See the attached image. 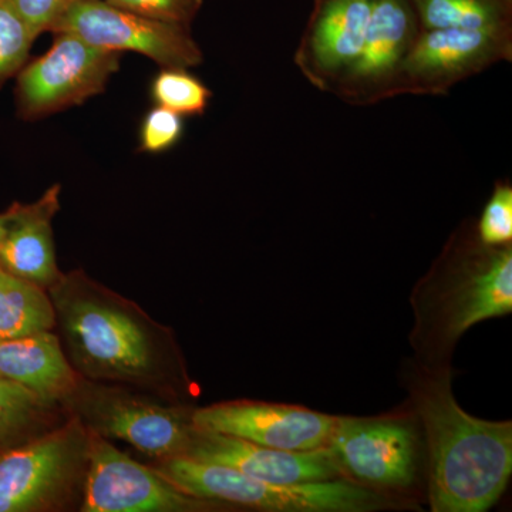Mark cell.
Here are the masks:
<instances>
[{"label": "cell", "mask_w": 512, "mask_h": 512, "mask_svg": "<svg viewBox=\"0 0 512 512\" xmlns=\"http://www.w3.org/2000/svg\"><path fill=\"white\" fill-rule=\"evenodd\" d=\"M47 292L64 352L83 379L170 399L190 392L192 382L174 333L136 303L83 271L60 275Z\"/></svg>", "instance_id": "cell-1"}, {"label": "cell", "mask_w": 512, "mask_h": 512, "mask_svg": "<svg viewBox=\"0 0 512 512\" xmlns=\"http://www.w3.org/2000/svg\"><path fill=\"white\" fill-rule=\"evenodd\" d=\"M402 383L426 450L427 498L433 512H485L512 474V423L477 419L458 404L453 367L406 360Z\"/></svg>", "instance_id": "cell-2"}, {"label": "cell", "mask_w": 512, "mask_h": 512, "mask_svg": "<svg viewBox=\"0 0 512 512\" xmlns=\"http://www.w3.org/2000/svg\"><path fill=\"white\" fill-rule=\"evenodd\" d=\"M409 333L417 363L451 366L468 329L512 312V245L487 247L473 231L451 238L410 295Z\"/></svg>", "instance_id": "cell-3"}, {"label": "cell", "mask_w": 512, "mask_h": 512, "mask_svg": "<svg viewBox=\"0 0 512 512\" xmlns=\"http://www.w3.org/2000/svg\"><path fill=\"white\" fill-rule=\"evenodd\" d=\"M154 470L184 493L202 500L268 512H373L394 507L387 495L348 480L274 484L220 464L188 457L161 460Z\"/></svg>", "instance_id": "cell-4"}, {"label": "cell", "mask_w": 512, "mask_h": 512, "mask_svg": "<svg viewBox=\"0 0 512 512\" xmlns=\"http://www.w3.org/2000/svg\"><path fill=\"white\" fill-rule=\"evenodd\" d=\"M343 478L376 493L403 494L426 474V450L416 414L336 416L328 443Z\"/></svg>", "instance_id": "cell-5"}, {"label": "cell", "mask_w": 512, "mask_h": 512, "mask_svg": "<svg viewBox=\"0 0 512 512\" xmlns=\"http://www.w3.org/2000/svg\"><path fill=\"white\" fill-rule=\"evenodd\" d=\"M90 430L70 417L25 446L0 457V512L50 511L62 507L89 464Z\"/></svg>", "instance_id": "cell-6"}, {"label": "cell", "mask_w": 512, "mask_h": 512, "mask_svg": "<svg viewBox=\"0 0 512 512\" xmlns=\"http://www.w3.org/2000/svg\"><path fill=\"white\" fill-rule=\"evenodd\" d=\"M64 406L93 433L160 461L185 456L195 430L194 407L164 406L128 387L94 386L86 379Z\"/></svg>", "instance_id": "cell-7"}, {"label": "cell", "mask_w": 512, "mask_h": 512, "mask_svg": "<svg viewBox=\"0 0 512 512\" xmlns=\"http://www.w3.org/2000/svg\"><path fill=\"white\" fill-rule=\"evenodd\" d=\"M121 55L76 33L53 32L45 55L29 60L16 76V114L22 120H40L86 103L106 90L119 72Z\"/></svg>", "instance_id": "cell-8"}, {"label": "cell", "mask_w": 512, "mask_h": 512, "mask_svg": "<svg viewBox=\"0 0 512 512\" xmlns=\"http://www.w3.org/2000/svg\"><path fill=\"white\" fill-rule=\"evenodd\" d=\"M60 30L103 49L140 53L161 69H190L202 63L190 26L146 18L106 0H73L53 32Z\"/></svg>", "instance_id": "cell-9"}, {"label": "cell", "mask_w": 512, "mask_h": 512, "mask_svg": "<svg viewBox=\"0 0 512 512\" xmlns=\"http://www.w3.org/2000/svg\"><path fill=\"white\" fill-rule=\"evenodd\" d=\"M222 503L184 493L154 468L137 463L109 440L90 431L83 484L84 512H200Z\"/></svg>", "instance_id": "cell-10"}, {"label": "cell", "mask_w": 512, "mask_h": 512, "mask_svg": "<svg viewBox=\"0 0 512 512\" xmlns=\"http://www.w3.org/2000/svg\"><path fill=\"white\" fill-rule=\"evenodd\" d=\"M510 56V26L423 30L400 63L390 83L396 87L389 94L446 93L453 84Z\"/></svg>", "instance_id": "cell-11"}, {"label": "cell", "mask_w": 512, "mask_h": 512, "mask_svg": "<svg viewBox=\"0 0 512 512\" xmlns=\"http://www.w3.org/2000/svg\"><path fill=\"white\" fill-rule=\"evenodd\" d=\"M192 420L197 429L259 446L309 451L328 446L336 416L293 404L232 400L194 409Z\"/></svg>", "instance_id": "cell-12"}, {"label": "cell", "mask_w": 512, "mask_h": 512, "mask_svg": "<svg viewBox=\"0 0 512 512\" xmlns=\"http://www.w3.org/2000/svg\"><path fill=\"white\" fill-rule=\"evenodd\" d=\"M183 457L235 468L266 483L301 484L343 478L328 446L309 451L276 450L197 427Z\"/></svg>", "instance_id": "cell-13"}, {"label": "cell", "mask_w": 512, "mask_h": 512, "mask_svg": "<svg viewBox=\"0 0 512 512\" xmlns=\"http://www.w3.org/2000/svg\"><path fill=\"white\" fill-rule=\"evenodd\" d=\"M412 0H373L362 50L340 77L349 94H384L417 35Z\"/></svg>", "instance_id": "cell-14"}, {"label": "cell", "mask_w": 512, "mask_h": 512, "mask_svg": "<svg viewBox=\"0 0 512 512\" xmlns=\"http://www.w3.org/2000/svg\"><path fill=\"white\" fill-rule=\"evenodd\" d=\"M373 0H316L298 62L313 82L342 77L355 63L363 42Z\"/></svg>", "instance_id": "cell-15"}, {"label": "cell", "mask_w": 512, "mask_h": 512, "mask_svg": "<svg viewBox=\"0 0 512 512\" xmlns=\"http://www.w3.org/2000/svg\"><path fill=\"white\" fill-rule=\"evenodd\" d=\"M60 192L62 187L55 184L33 204H13L6 211V231L0 241V268L46 291L62 275L52 227L60 210Z\"/></svg>", "instance_id": "cell-16"}, {"label": "cell", "mask_w": 512, "mask_h": 512, "mask_svg": "<svg viewBox=\"0 0 512 512\" xmlns=\"http://www.w3.org/2000/svg\"><path fill=\"white\" fill-rule=\"evenodd\" d=\"M0 376L59 404L66 403L83 382L52 330L0 340Z\"/></svg>", "instance_id": "cell-17"}, {"label": "cell", "mask_w": 512, "mask_h": 512, "mask_svg": "<svg viewBox=\"0 0 512 512\" xmlns=\"http://www.w3.org/2000/svg\"><path fill=\"white\" fill-rule=\"evenodd\" d=\"M55 326L49 292L0 268V340L36 335Z\"/></svg>", "instance_id": "cell-18"}, {"label": "cell", "mask_w": 512, "mask_h": 512, "mask_svg": "<svg viewBox=\"0 0 512 512\" xmlns=\"http://www.w3.org/2000/svg\"><path fill=\"white\" fill-rule=\"evenodd\" d=\"M423 30L510 26L512 0H412Z\"/></svg>", "instance_id": "cell-19"}, {"label": "cell", "mask_w": 512, "mask_h": 512, "mask_svg": "<svg viewBox=\"0 0 512 512\" xmlns=\"http://www.w3.org/2000/svg\"><path fill=\"white\" fill-rule=\"evenodd\" d=\"M57 406L60 404L0 376V441L49 421Z\"/></svg>", "instance_id": "cell-20"}, {"label": "cell", "mask_w": 512, "mask_h": 512, "mask_svg": "<svg viewBox=\"0 0 512 512\" xmlns=\"http://www.w3.org/2000/svg\"><path fill=\"white\" fill-rule=\"evenodd\" d=\"M188 69H163L151 84L157 106L183 116H202L212 96L211 90Z\"/></svg>", "instance_id": "cell-21"}, {"label": "cell", "mask_w": 512, "mask_h": 512, "mask_svg": "<svg viewBox=\"0 0 512 512\" xmlns=\"http://www.w3.org/2000/svg\"><path fill=\"white\" fill-rule=\"evenodd\" d=\"M37 37L5 0H0V89L29 62Z\"/></svg>", "instance_id": "cell-22"}, {"label": "cell", "mask_w": 512, "mask_h": 512, "mask_svg": "<svg viewBox=\"0 0 512 512\" xmlns=\"http://www.w3.org/2000/svg\"><path fill=\"white\" fill-rule=\"evenodd\" d=\"M477 237L487 247L512 245V188L498 184L476 225Z\"/></svg>", "instance_id": "cell-23"}, {"label": "cell", "mask_w": 512, "mask_h": 512, "mask_svg": "<svg viewBox=\"0 0 512 512\" xmlns=\"http://www.w3.org/2000/svg\"><path fill=\"white\" fill-rule=\"evenodd\" d=\"M183 117L157 106L148 111L140 131V150L158 154L170 150L183 136Z\"/></svg>", "instance_id": "cell-24"}, {"label": "cell", "mask_w": 512, "mask_h": 512, "mask_svg": "<svg viewBox=\"0 0 512 512\" xmlns=\"http://www.w3.org/2000/svg\"><path fill=\"white\" fill-rule=\"evenodd\" d=\"M106 2L146 18L190 26L192 20L197 18L204 0H106Z\"/></svg>", "instance_id": "cell-25"}, {"label": "cell", "mask_w": 512, "mask_h": 512, "mask_svg": "<svg viewBox=\"0 0 512 512\" xmlns=\"http://www.w3.org/2000/svg\"><path fill=\"white\" fill-rule=\"evenodd\" d=\"M36 37L53 32L73 0H5Z\"/></svg>", "instance_id": "cell-26"}, {"label": "cell", "mask_w": 512, "mask_h": 512, "mask_svg": "<svg viewBox=\"0 0 512 512\" xmlns=\"http://www.w3.org/2000/svg\"><path fill=\"white\" fill-rule=\"evenodd\" d=\"M6 231V212L0 214V241H2L3 235Z\"/></svg>", "instance_id": "cell-27"}]
</instances>
